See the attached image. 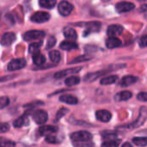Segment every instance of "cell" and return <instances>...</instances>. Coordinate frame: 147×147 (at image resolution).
<instances>
[{
  "instance_id": "1f68e13d",
  "label": "cell",
  "mask_w": 147,
  "mask_h": 147,
  "mask_svg": "<svg viewBox=\"0 0 147 147\" xmlns=\"http://www.w3.org/2000/svg\"><path fill=\"white\" fill-rule=\"evenodd\" d=\"M101 135L104 139H110V140H115L114 138L116 137L117 134L112 131H104L101 133Z\"/></svg>"
},
{
  "instance_id": "74e56055",
  "label": "cell",
  "mask_w": 147,
  "mask_h": 147,
  "mask_svg": "<svg viewBox=\"0 0 147 147\" xmlns=\"http://www.w3.org/2000/svg\"><path fill=\"white\" fill-rule=\"evenodd\" d=\"M74 146L75 147H94V144L90 142H81V143H74Z\"/></svg>"
},
{
  "instance_id": "5bb4252c",
  "label": "cell",
  "mask_w": 147,
  "mask_h": 147,
  "mask_svg": "<svg viewBox=\"0 0 147 147\" xmlns=\"http://www.w3.org/2000/svg\"><path fill=\"white\" fill-rule=\"evenodd\" d=\"M95 115L97 120L101 122H108L112 119V114L107 110H104V109L98 110Z\"/></svg>"
},
{
  "instance_id": "7c38bea8",
  "label": "cell",
  "mask_w": 147,
  "mask_h": 147,
  "mask_svg": "<svg viewBox=\"0 0 147 147\" xmlns=\"http://www.w3.org/2000/svg\"><path fill=\"white\" fill-rule=\"evenodd\" d=\"M123 27L120 25H117V24H113L110 25L107 28V35L111 38V37H115L117 35H120L123 33Z\"/></svg>"
},
{
  "instance_id": "83f0119b",
  "label": "cell",
  "mask_w": 147,
  "mask_h": 147,
  "mask_svg": "<svg viewBox=\"0 0 147 147\" xmlns=\"http://www.w3.org/2000/svg\"><path fill=\"white\" fill-rule=\"evenodd\" d=\"M39 4L41 7L45 9H53L55 5L56 4V1L55 0H41L39 2Z\"/></svg>"
},
{
  "instance_id": "8d00e7d4",
  "label": "cell",
  "mask_w": 147,
  "mask_h": 147,
  "mask_svg": "<svg viewBox=\"0 0 147 147\" xmlns=\"http://www.w3.org/2000/svg\"><path fill=\"white\" fill-rule=\"evenodd\" d=\"M45 140H46L48 143H51V144H57V143H59V141H58L57 138H56V137H55V136H52V135L46 136Z\"/></svg>"
},
{
  "instance_id": "7a4b0ae2",
  "label": "cell",
  "mask_w": 147,
  "mask_h": 147,
  "mask_svg": "<svg viewBox=\"0 0 147 147\" xmlns=\"http://www.w3.org/2000/svg\"><path fill=\"white\" fill-rule=\"evenodd\" d=\"M147 120V107L146 106H142L140 109H139V117L138 119L133 122V123H131L129 125V127L130 128H138L141 126L144 125V123L146 122V121Z\"/></svg>"
},
{
  "instance_id": "e575fe53",
  "label": "cell",
  "mask_w": 147,
  "mask_h": 147,
  "mask_svg": "<svg viewBox=\"0 0 147 147\" xmlns=\"http://www.w3.org/2000/svg\"><path fill=\"white\" fill-rule=\"evenodd\" d=\"M10 103V99L7 96H1L0 97V109H4Z\"/></svg>"
},
{
  "instance_id": "30bf717a",
  "label": "cell",
  "mask_w": 147,
  "mask_h": 147,
  "mask_svg": "<svg viewBox=\"0 0 147 147\" xmlns=\"http://www.w3.org/2000/svg\"><path fill=\"white\" fill-rule=\"evenodd\" d=\"M81 70V67H75V68H68V69H66V70H63V71H57L56 73H55L54 75V78H56V79H61L66 76H68L70 74H74V73H77L79 72Z\"/></svg>"
},
{
  "instance_id": "9c48e42d",
  "label": "cell",
  "mask_w": 147,
  "mask_h": 147,
  "mask_svg": "<svg viewBox=\"0 0 147 147\" xmlns=\"http://www.w3.org/2000/svg\"><path fill=\"white\" fill-rule=\"evenodd\" d=\"M135 7L134 3H131V2H120L118 3H116V10L119 13H124V12H128L132 9H133Z\"/></svg>"
},
{
  "instance_id": "8fae6325",
  "label": "cell",
  "mask_w": 147,
  "mask_h": 147,
  "mask_svg": "<svg viewBox=\"0 0 147 147\" xmlns=\"http://www.w3.org/2000/svg\"><path fill=\"white\" fill-rule=\"evenodd\" d=\"M16 40V34L12 32L4 33L0 38V43L3 46H10Z\"/></svg>"
},
{
  "instance_id": "ffe728a7",
  "label": "cell",
  "mask_w": 147,
  "mask_h": 147,
  "mask_svg": "<svg viewBox=\"0 0 147 147\" xmlns=\"http://www.w3.org/2000/svg\"><path fill=\"white\" fill-rule=\"evenodd\" d=\"M106 45H107V48L113 49V48H116V47H120L122 45V42L120 39H118L116 37H111L107 40Z\"/></svg>"
},
{
  "instance_id": "4fadbf2b",
  "label": "cell",
  "mask_w": 147,
  "mask_h": 147,
  "mask_svg": "<svg viewBox=\"0 0 147 147\" xmlns=\"http://www.w3.org/2000/svg\"><path fill=\"white\" fill-rule=\"evenodd\" d=\"M108 71H110V70H102V71H95V72L88 73V74H87L85 76L84 81L88 82V83H92V82L95 81L98 78H100L101 76H103L104 74H106Z\"/></svg>"
},
{
  "instance_id": "e0dca14e",
  "label": "cell",
  "mask_w": 147,
  "mask_h": 147,
  "mask_svg": "<svg viewBox=\"0 0 147 147\" xmlns=\"http://www.w3.org/2000/svg\"><path fill=\"white\" fill-rule=\"evenodd\" d=\"M132 96H133L132 92H130L128 90H124V91L117 93L114 96V99L116 102H123V101L129 100Z\"/></svg>"
},
{
  "instance_id": "d6a6232c",
  "label": "cell",
  "mask_w": 147,
  "mask_h": 147,
  "mask_svg": "<svg viewBox=\"0 0 147 147\" xmlns=\"http://www.w3.org/2000/svg\"><path fill=\"white\" fill-rule=\"evenodd\" d=\"M16 143L12 140H0V147H15Z\"/></svg>"
},
{
  "instance_id": "f546056e",
  "label": "cell",
  "mask_w": 147,
  "mask_h": 147,
  "mask_svg": "<svg viewBox=\"0 0 147 147\" xmlns=\"http://www.w3.org/2000/svg\"><path fill=\"white\" fill-rule=\"evenodd\" d=\"M121 140H112L106 142H103L101 147H119Z\"/></svg>"
},
{
  "instance_id": "603a6c76",
  "label": "cell",
  "mask_w": 147,
  "mask_h": 147,
  "mask_svg": "<svg viewBox=\"0 0 147 147\" xmlns=\"http://www.w3.org/2000/svg\"><path fill=\"white\" fill-rule=\"evenodd\" d=\"M29 124V119L27 117V115H23L21 117H19L18 119H16L14 123H13V126L15 127H22L25 125H28Z\"/></svg>"
},
{
  "instance_id": "ac0fdd59",
  "label": "cell",
  "mask_w": 147,
  "mask_h": 147,
  "mask_svg": "<svg viewBox=\"0 0 147 147\" xmlns=\"http://www.w3.org/2000/svg\"><path fill=\"white\" fill-rule=\"evenodd\" d=\"M63 34L67 39H68L70 40H75L77 39V33L73 28H69V27L64 28Z\"/></svg>"
},
{
  "instance_id": "5b68a950",
  "label": "cell",
  "mask_w": 147,
  "mask_h": 147,
  "mask_svg": "<svg viewBox=\"0 0 147 147\" xmlns=\"http://www.w3.org/2000/svg\"><path fill=\"white\" fill-rule=\"evenodd\" d=\"M33 120L35 121L36 124H39V125L45 124L48 121V113L42 109L36 110L33 113Z\"/></svg>"
},
{
  "instance_id": "6da1fadb",
  "label": "cell",
  "mask_w": 147,
  "mask_h": 147,
  "mask_svg": "<svg viewBox=\"0 0 147 147\" xmlns=\"http://www.w3.org/2000/svg\"><path fill=\"white\" fill-rule=\"evenodd\" d=\"M70 139L74 143L89 142L92 140V134L87 131H78L70 134Z\"/></svg>"
},
{
  "instance_id": "2e32d148",
  "label": "cell",
  "mask_w": 147,
  "mask_h": 147,
  "mask_svg": "<svg viewBox=\"0 0 147 147\" xmlns=\"http://www.w3.org/2000/svg\"><path fill=\"white\" fill-rule=\"evenodd\" d=\"M138 80H139V78L135 76H126V77L122 78L121 80L120 81V85L121 87H128V86L135 84Z\"/></svg>"
},
{
  "instance_id": "52a82bcc",
  "label": "cell",
  "mask_w": 147,
  "mask_h": 147,
  "mask_svg": "<svg viewBox=\"0 0 147 147\" xmlns=\"http://www.w3.org/2000/svg\"><path fill=\"white\" fill-rule=\"evenodd\" d=\"M73 9H74L73 4L67 1H62L58 4V11L63 16H68V15H70Z\"/></svg>"
},
{
  "instance_id": "cb8c5ba5",
  "label": "cell",
  "mask_w": 147,
  "mask_h": 147,
  "mask_svg": "<svg viewBox=\"0 0 147 147\" xmlns=\"http://www.w3.org/2000/svg\"><path fill=\"white\" fill-rule=\"evenodd\" d=\"M32 59H33L34 63L36 65H39V66L42 65H43V64H45V62H46V58L42 53H40L34 54L32 56Z\"/></svg>"
},
{
  "instance_id": "3957f363",
  "label": "cell",
  "mask_w": 147,
  "mask_h": 147,
  "mask_svg": "<svg viewBox=\"0 0 147 147\" xmlns=\"http://www.w3.org/2000/svg\"><path fill=\"white\" fill-rule=\"evenodd\" d=\"M45 36V33L40 30H30L26 32L23 34V40L26 41L35 40H41Z\"/></svg>"
},
{
  "instance_id": "8992f818",
  "label": "cell",
  "mask_w": 147,
  "mask_h": 147,
  "mask_svg": "<svg viewBox=\"0 0 147 147\" xmlns=\"http://www.w3.org/2000/svg\"><path fill=\"white\" fill-rule=\"evenodd\" d=\"M50 19V15L48 12H44V11H38L36 12L34 15H32V16L30 17V20L33 22H36V23H42V22H46Z\"/></svg>"
},
{
  "instance_id": "d590c367",
  "label": "cell",
  "mask_w": 147,
  "mask_h": 147,
  "mask_svg": "<svg viewBox=\"0 0 147 147\" xmlns=\"http://www.w3.org/2000/svg\"><path fill=\"white\" fill-rule=\"evenodd\" d=\"M56 43V40L54 36H50L48 40V44H47V49H49V48H52Z\"/></svg>"
},
{
  "instance_id": "f35d334b",
  "label": "cell",
  "mask_w": 147,
  "mask_h": 147,
  "mask_svg": "<svg viewBox=\"0 0 147 147\" xmlns=\"http://www.w3.org/2000/svg\"><path fill=\"white\" fill-rule=\"evenodd\" d=\"M139 47H147V34L143 35L139 40Z\"/></svg>"
},
{
  "instance_id": "44dd1931",
  "label": "cell",
  "mask_w": 147,
  "mask_h": 147,
  "mask_svg": "<svg viewBox=\"0 0 147 147\" xmlns=\"http://www.w3.org/2000/svg\"><path fill=\"white\" fill-rule=\"evenodd\" d=\"M118 80H119V77L118 76H116V75H110V76H107V77L103 78L101 80V85H110V84H115Z\"/></svg>"
},
{
  "instance_id": "9a60e30c",
  "label": "cell",
  "mask_w": 147,
  "mask_h": 147,
  "mask_svg": "<svg viewBox=\"0 0 147 147\" xmlns=\"http://www.w3.org/2000/svg\"><path fill=\"white\" fill-rule=\"evenodd\" d=\"M57 131H58V127H55V126H42V127H39V129H38V133L41 135H46V136L54 134Z\"/></svg>"
},
{
  "instance_id": "484cf974",
  "label": "cell",
  "mask_w": 147,
  "mask_h": 147,
  "mask_svg": "<svg viewBox=\"0 0 147 147\" xmlns=\"http://www.w3.org/2000/svg\"><path fill=\"white\" fill-rule=\"evenodd\" d=\"M42 45V41H37V42H34L32 44H30L29 47V53H32L33 55L36 53H39V48L41 47V46Z\"/></svg>"
},
{
  "instance_id": "7402d4cb",
  "label": "cell",
  "mask_w": 147,
  "mask_h": 147,
  "mask_svg": "<svg viewBox=\"0 0 147 147\" xmlns=\"http://www.w3.org/2000/svg\"><path fill=\"white\" fill-rule=\"evenodd\" d=\"M60 101L70 105H75L78 102V99L72 95H63L60 96Z\"/></svg>"
},
{
  "instance_id": "7bdbcfd3",
  "label": "cell",
  "mask_w": 147,
  "mask_h": 147,
  "mask_svg": "<svg viewBox=\"0 0 147 147\" xmlns=\"http://www.w3.org/2000/svg\"><path fill=\"white\" fill-rule=\"evenodd\" d=\"M121 147H133V146H132V145H131L130 143H128V142H126V143H124V144L122 145V146Z\"/></svg>"
},
{
  "instance_id": "ab89813d",
  "label": "cell",
  "mask_w": 147,
  "mask_h": 147,
  "mask_svg": "<svg viewBox=\"0 0 147 147\" xmlns=\"http://www.w3.org/2000/svg\"><path fill=\"white\" fill-rule=\"evenodd\" d=\"M137 98L141 102H147V92H140L138 94Z\"/></svg>"
},
{
  "instance_id": "f1b7e54d",
  "label": "cell",
  "mask_w": 147,
  "mask_h": 147,
  "mask_svg": "<svg viewBox=\"0 0 147 147\" xmlns=\"http://www.w3.org/2000/svg\"><path fill=\"white\" fill-rule=\"evenodd\" d=\"M49 55L50 60L53 63H58V62H60V60H61V54H60V53L58 51L52 50V51L49 52Z\"/></svg>"
},
{
  "instance_id": "d4e9b609",
  "label": "cell",
  "mask_w": 147,
  "mask_h": 147,
  "mask_svg": "<svg viewBox=\"0 0 147 147\" xmlns=\"http://www.w3.org/2000/svg\"><path fill=\"white\" fill-rule=\"evenodd\" d=\"M80 81H81V78L78 76H71V77H68V78H66L65 84L67 86H74V85L78 84L80 83Z\"/></svg>"
},
{
  "instance_id": "836d02e7",
  "label": "cell",
  "mask_w": 147,
  "mask_h": 147,
  "mask_svg": "<svg viewBox=\"0 0 147 147\" xmlns=\"http://www.w3.org/2000/svg\"><path fill=\"white\" fill-rule=\"evenodd\" d=\"M68 113V109H61L58 112H57V114H56V115H55V121H58L59 120H61L65 115H67Z\"/></svg>"
},
{
  "instance_id": "4316f807",
  "label": "cell",
  "mask_w": 147,
  "mask_h": 147,
  "mask_svg": "<svg viewBox=\"0 0 147 147\" xmlns=\"http://www.w3.org/2000/svg\"><path fill=\"white\" fill-rule=\"evenodd\" d=\"M133 143L137 146H147V137H136L133 140Z\"/></svg>"
},
{
  "instance_id": "4dcf8cb0",
  "label": "cell",
  "mask_w": 147,
  "mask_h": 147,
  "mask_svg": "<svg viewBox=\"0 0 147 147\" xmlns=\"http://www.w3.org/2000/svg\"><path fill=\"white\" fill-rule=\"evenodd\" d=\"M93 57L89 56V55H81L77 58H75V59H73L70 63L71 64H75V63H81V62H85L88 60H90Z\"/></svg>"
},
{
  "instance_id": "60d3db41",
  "label": "cell",
  "mask_w": 147,
  "mask_h": 147,
  "mask_svg": "<svg viewBox=\"0 0 147 147\" xmlns=\"http://www.w3.org/2000/svg\"><path fill=\"white\" fill-rule=\"evenodd\" d=\"M9 129H10V126L7 123H2V124H0V134L6 133V132L9 131Z\"/></svg>"
},
{
  "instance_id": "d6986e66",
  "label": "cell",
  "mask_w": 147,
  "mask_h": 147,
  "mask_svg": "<svg viewBox=\"0 0 147 147\" xmlns=\"http://www.w3.org/2000/svg\"><path fill=\"white\" fill-rule=\"evenodd\" d=\"M60 48H62V50H65V51H72V50L77 49L78 45L75 41L64 40L60 44Z\"/></svg>"
},
{
  "instance_id": "ba28073f",
  "label": "cell",
  "mask_w": 147,
  "mask_h": 147,
  "mask_svg": "<svg viewBox=\"0 0 147 147\" xmlns=\"http://www.w3.org/2000/svg\"><path fill=\"white\" fill-rule=\"evenodd\" d=\"M84 25L86 26L87 30L83 33L84 34L83 35H88L90 33L98 32L101 29V23L100 22H97V21L86 22V23H84Z\"/></svg>"
},
{
  "instance_id": "b9f144b4",
  "label": "cell",
  "mask_w": 147,
  "mask_h": 147,
  "mask_svg": "<svg viewBox=\"0 0 147 147\" xmlns=\"http://www.w3.org/2000/svg\"><path fill=\"white\" fill-rule=\"evenodd\" d=\"M13 78H15V75H12V76H5V77H3V78H0V82H3V81L10 80V79H11Z\"/></svg>"
},
{
  "instance_id": "277c9868",
  "label": "cell",
  "mask_w": 147,
  "mask_h": 147,
  "mask_svg": "<svg viewBox=\"0 0 147 147\" xmlns=\"http://www.w3.org/2000/svg\"><path fill=\"white\" fill-rule=\"evenodd\" d=\"M26 65V60L23 58L20 59H12L7 66L8 71H16V70H20L23 67H25Z\"/></svg>"
}]
</instances>
